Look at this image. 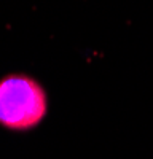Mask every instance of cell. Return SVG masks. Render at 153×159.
<instances>
[{"label":"cell","mask_w":153,"mask_h":159,"mask_svg":"<svg viewBox=\"0 0 153 159\" xmlns=\"http://www.w3.org/2000/svg\"><path fill=\"white\" fill-rule=\"evenodd\" d=\"M46 113V94L35 80L8 75L0 80V124L24 130L37 126Z\"/></svg>","instance_id":"1"}]
</instances>
